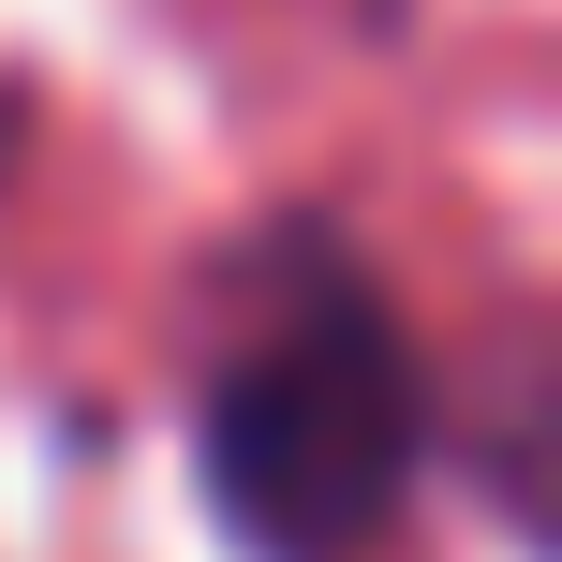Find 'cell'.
<instances>
[{
    "mask_svg": "<svg viewBox=\"0 0 562 562\" xmlns=\"http://www.w3.org/2000/svg\"><path fill=\"white\" fill-rule=\"evenodd\" d=\"M429 356L326 223H281L193 370V474L252 562H356L429 474Z\"/></svg>",
    "mask_w": 562,
    "mask_h": 562,
    "instance_id": "6da1fadb",
    "label": "cell"
}]
</instances>
